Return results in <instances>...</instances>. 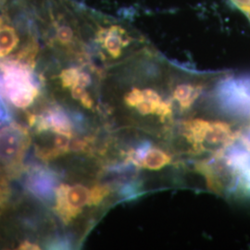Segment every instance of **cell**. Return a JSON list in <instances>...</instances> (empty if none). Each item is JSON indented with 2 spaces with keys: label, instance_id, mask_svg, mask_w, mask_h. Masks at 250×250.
<instances>
[{
  "label": "cell",
  "instance_id": "obj_20",
  "mask_svg": "<svg viewBox=\"0 0 250 250\" xmlns=\"http://www.w3.org/2000/svg\"><path fill=\"white\" fill-rule=\"evenodd\" d=\"M91 83V77L87 72H81L79 74V78H78V83L77 84H79L83 87H87Z\"/></svg>",
  "mask_w": 250,
  "mask_h": 250
},
{
  "label": "cell",
  "instance_id": "obj_21",
  "mask_svg": "<svg viewBox=\"0 0 250 250\" xmlns=\"http://www.w3.org/2000/svg\"><path fill=\"white\" fill-rule=\"evenodd\" d=\"M85 92L86 91L84 90V87L81 86L79 84H76L72 87V98L77 99V100H80L83 98V96L85 94Z\"/></svg>",
  "mask_w": 250,
  "mask_h": 250
},
{
  "label": "cell",
  "instance_id": "obj_8",
  "mask_svg": "<svg viewBox=\"0 0 250 250\" xmlns=\"http://www.w3.org/2000/svg\"><path fill=\"white\" fill-rule=\"evenodd\" d=\"M170 161V158L166 153L159 149H151L144 156L142 164L149 170H160Z\"/></svg>",
  "mask_w": 250,
  "mask_h": 250
},
{
  "label": "cell",
  "instance_id": "obj_24",
  "mask_svg": "<svg viewBox=\"0 0 250 250\" xmlns=\"http://www.w3.org/2000/svg\"><path fill=\"white\" fill-rule=\"evenodd\" d=\"M2 198H3V192H2V190L0 189V202L2 201Z\"/></svg>",
  "mask_w": 250,
  "mask_h": 250
},
{
  "label": "cell",
  "instance_id": "obj_22",
  "mask_svg": "<svg viewBox=\"0 0 250 250\" xmlns=\"http://www.w3.org/2000/svg\"><path fill=\"white\" fill-rule=\"evenodd\" d=\"M19 250H41V248H39V246H37L36 244H33L31 242L24 241L22 242L20 245Z\"/></svg>",
  "mask_w": 250,
  "mask_h": 250
},
{
  "label": "cell",
  "instance_id": "obj_11",
  "mask_svg": "<svg viewBox=\"0 0 250 250\" xmlns=\"http://www.w3.org/2000/svg\"><path fill=\"white\" fill-rule=\"evenodd\" d=\"M56 38L60 44L69 45L73 39V31L68 25H61L56 30Z\"/></svg>",
  "mask_w": 250,
  "mask_h": 250
},
{
  "label": "cell",
  "instance_id": "obj_6",
  "mask_svg": "<svg viewBox=\"0 0 250 250\" xmlns=\"http://www.w3.org/2000/svg\"><path fill=\"white\" fill-rule=\"evenodd\" d=\"M20 42L16 30L9 24H5L0 18V58H4L11 53Z\"/></svg>",
  "mask_w": 250,
  "mask_h": 250
},
{
  "label": "cell",
  "instance_id": "obj_16",
  "mask_svg": "<svg viewBox=\"0 0 250 250\" xmlns=\"http://www.w3.org/2000/svg\"><path fill=\"white\" fill-rule=\"evenodd\" d=\"M156 107H157V105L153 104L152 102L147 101V100L141 101V102L136 106L138 111H139L141 114H143V115H147V114L155 113Z\"/></svg>",
  "mask_w": 250,
  "mask_h": 250
},
{
  "label": "cell",
  "instance_id": "obj_9",
  "mask_svg": "<svg viewBox=\"0 0 250 250\" xmlns=\"http://www.w3.org/2000/svg\"><path fill=\"white\" fill-rule=\"evenodd\" d=\"M80 72V70L76 68H70L62 71L60 75V79L62 83L63 87L72 88V86L76 85L78 83Z\"/></svg>",
  "mask_w": 250,
  "mask_h": 250
},
{
  "label": "cell",
  "instance_id": "obj_17",
  "mask_svg": "<svg viewBox=\"0 0 250 250\" xmlns=\"http://www.w3.org/2000/svg\"><path fill=\"white\" fill-rule=\"evenodd\" d=\"M144 100L150 101L155 105H159L161 102V97L157 92L152 89L143 90Z\"/></svg>",
  "mask_w": 250,
  "mask_h": 250
},
{
  "label": "cell",
  "instance_id": "obj_5",
  "mask_svg": "<svg viewBox=\"0 0 250 250\" xmlns=\"http://www.w3.org/2000/svg\"><path fill=\"white\" fill-rule=\"evenodd\" d=\"M126 32L120 26H110L102 28L98 32V40L101 42L108 54L118 58L122 54L123 48L127 45L129 41L125 38Z\"/></svg>",
  "mask_w": 250,
  "mask_h": 250
},
{
  "label": "cell",
  "instance_id": "obj_19",
  "mask_svg": "<svg viewBox=\"0 0 250 250\" xmlns=\"http://www.w3.org/2000/svg\"><path fill=\"white\" fill-rule=\"evenodd\" d=\"M232 2L247 15L250 16V0H232Z\"/></svg>",
  "mask_w": 250,
  "mask_h": 250
},
{
  "label": "cell",
  "instance_id": "obj_15",
  "mask_svg": "<svg viewBox=\"0 0 250 250\" xmlns=\"http://www.w3.org/2000/svg\"><path fill=\"white\" fill-rule=\"evenodd\" d=\"M10 120H11V114H10L9 107H7V104L5 103L4 99H2V96L0 94V126L9 123Z\"/></svg>",
  "mask_w": 250,
  "mask_h": 250
},
{
  "label": "cell",
  "instance_id": "obj_14",
  "mask_svg": "<svg viewBox=\"0 0 250 250\" xmlns=\"http://www.w3.org/2000/svg\"><path fill=\"white\" fill-rule=\"evenodd\" d=\"M144 100L143 91L134 88L126 95L125 102L130 107H136Z\"/></svg>",
  "mask_w": 250,
  "mask_h": 250
},
{
  "label": "cell",
  "instance_id": "obj_12",
  "mask_svg": "<svg viewBox=\"0 0 250 250\" xmlns=\"http://www.w3.org/2000/svg\"><path fill=\"white\" fill-rule=\"evenodd\" d=\"M109 190L105 187H95L90 190L89 205H97L108 195Z\"/></svg>",
  "mask_w": 250,
  "mask_h": 250
},
{
  "label": "cell",
  "instance_id": "obj_7",
  "mask_svg": "<svg viewBox=\"0 0 250 250\" xmlns=\"http://www.w3.org/2000/svg\"><path fill=\"white\" fill-rule=\"evenodd\" d=\"M231 135L230 126L222 122L210 123L206 131L205 138L208 143H222L229 138Z\"/></svg>",
  "mask_w": 250,
  "mask_h": 250
},
{
  "label": "cell",
  "instance_id": "obj_2",
  "mask_svg": "<svg viewBox=\"0 0 250 250\" xmlns=\"http://www.w3.org/2000/svg\"><path fill=\"white\" fill-rule=\"evenodd\" d=\"M30 144L26 128L16 123L0 129V161L8 165L19 164Z\"/></svg>",
  "mask_w": 250,
  "mask_h": 250
},
{
  "label": "cell",
  "instance_id": "obj_4",
  "mask_svg": "<svg viewBox=\"0 0 250 250\" xmlns=\"http://www.w3.org/2000/svg\"><path fill=\"white\" fill-rule=\"evenodd\" d=\"M29 191L43 200H52L56 197L57 178L53 172L43 167H36L30 171L27 180Z\"/></svg>",
  "mask_w": 250,
  "mask_h": 250
},
{
  "label": "cell",
  "instance_id": "obj_13",
  "mask_svg": "<svg viewBox=\"0 0 250 250\" xmlns=\"http://www.w3.org/2000/svg\"><path fill=\"white\" fill-rule=\"evenodd\" d=\"M70 138L71 136L66 134H56V136L54 138V148L60 152L61 155L68 151L71 143Z\"/></svg>",
  "mask_w": 250,
  "mask_h": 250
},
{
  "label": "cell",
  "instance_id": "obj_23",
  "mask_svg": "<svg viewBox=\"0 0 250 250\" xmlns=\"http://www.w3.org/2000/svg\"><path fill=\"white\" fill-rule=\"evenodd\" d=\"M81 103L83 104V107H86V108H91L93 107V100L91 99V97L89 96V94L87 92H85V94L83 96V98L80 99Z\"/></svg>",
  "mask_w": 250,
  "mask_h": 250
},
{
  "label": "cell",
  "instance_id": "obj_3",
  "mask_svg": "<svg viewBox=\"0 0 250 250\" xmlns=\"http://www.w3.org/2000/svg\"><path fill=\"white\" fill-rule=\"evenodd\" d=\"M90 190L83 186L61 185L56 190V210L65 223L79 214L81 208L89 204Z\"/></svg>",
  "mask_w": 250,
  "mask_h": 250
},
{
  "label": "cell",
  "instance_id": "obj_18",
  "mask_svg": "<svg viewBox=\"0 0 250 250\" xmlns=\"http://www.w3.org/2000/svg\"><path fill=\"white\" fill-rule=\"evenodd\" d=\"M155 113L159 114L161 118H164V117L167 116L168 114H170V104L161 101L159 105H157Z\"/></svg>",
  "mask_w": 250,
  "mask_h": 250
},
{
  "label": "cell",
  "instance_id": "obj_1",
  "mask_svg": "<svg viewBox=\"0 0 250 250\" xmlns=\"http://www.w3.org/2000/svg\"><path fill=\"white\" fill-rule=\"evenodd\" d=\"M0 94L19 108H26L39 94L34 68L15 59L0 62Z\"/></svg>",
  "mask_w": 250,
  "mask_h": 250
},
{
  "label": "cell",
  "instance_id": "obj_10",
  "mask_svg": "<svg viewBox=\"0 0 250 250\" xmlns=\"http://www.w3.org/2000/svg\"><path fill=\"white\" fill-rule=\"evenodd\" d=\"M195 87L190 85V84H187V83H183L178 85L175 90H174V98L175 99L180 102L182 107L185 106V104L188 102V99H190V97L192 96L193 92H194Z\"/></svg>",
  "mask_w": 250,
  "mask_h": 250
}]
</instances>
